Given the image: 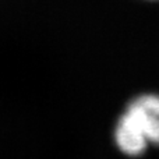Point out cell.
<instances>
[{
	"label": "cell",
	"instance_id": "6da1fadb",
	"mask_svg": "<svg viewBox=\"0 0 159 159\" xmlns=\"http://www.w3.org/2000/svg\"><path fill=\"white\" fill-rule=\"evenodd\" d=\"M117 148L129 157H140L148 145H159V95L143 93L127 103L115 124Z\"/></svg>",
	"mask_w": 159,
	"mask_h": 159
}]
</instances>
